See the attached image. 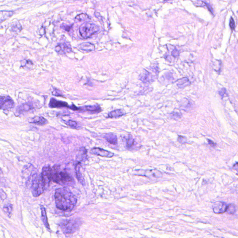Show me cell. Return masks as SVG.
<instances>
[{
	"instance_id": "obj_24",
	"label": "cell",
	"mask_w": 238,
	"mask_h": 238,
	"mask_svg": "<svg viewBox=\"0 0 238 238\" xmlns=\"http://www.w3.org/2000/svg\"><path fill=\"white\" fill-rule=\"evenodd\" d=\"M90 17L86 13H81L80 15H78L75 18V21L76 22H84L90 20Z\"/></svg>"
},
{
	"instance_id": "obj_36",
	"label": "cell",
	"mask_w": 238,
	"mask_h": 238,
	"mask_svg": "<svg viewBox=\"0 0 238 238\" xmlns=\"http://www.w3.org/2000/svg\"><path fill=\"white\" fill-rule=\"evenodd\" d=\"M208 142L209 145L211 146V147H214L216 146V144H215L213 141H211V140H208Z\"/></svg>"
},
{
	"instance_id": "obj_8",
	"label": "cell",
	"mask_w": 238,
	"mask_h": 238,
	"mask_svg": "<svg viewBox=\"0 0 238 238\" xmlns=\"http://www.w3.org/2000/svg\"><path fill=\"white\" fill-rule=\"evenodd\" d=\"M90 153L94 155H99L102 157H112L114 156V153L107 150H104L99 147H94L90 150Z\"/></svg>"
},
{
	"instance_id": "obj_11",
	"label": "cell",
	"mask_w": 238,
	"mask_h": 238,
	"mask_svg": "<svg viewBox=\"0 0 238 238\" xmlns=\"http://www.w3.org/2000/svg\"><path fill=\"white\" fill-rule=\"evenodd\" d=\"M55 51L59 53L65 54L69 53L71 51V48L70 46H68L66 43H61L59 44L55 47Z\"/></svg>"
},
{
	"instance_id": "obj_10",
	"label": "cell",
	"mask_w": 238,
	"mask_h": 238,
	"mask_svg": "<svg viewBox=\"0 0 238 238\" xmlns=\"http://www.w3.org/2000/svg\"><path fill=\"white\" fill-rule=\"evenodd\" d=\"M139 174L146 177H153L156 178H161L162 176V173L157 170H139Z\"/></svg>"
},
{
	"instance_id": "obj_16",
	"label": "cell",
	"mask_w": 238,
	"mask_h": 238,
	"mask_svg": "<svg viewBox=\"0 0 238 238\" xmlns=\"http://www.w3.org/2000/svg\"><path fill=\"white\" fill-rule=\"evenodd\" d=\"M40 209H41V211H42V221L43 222L44 225L45 226L46 228L48 230L50 231V229L49 225V222H48V218H47L45 208L44 207L43 205H40Z\"/></svg>"
},
{
	"instance_id": "obj_17",
	"label": "cell",
	"mask_w": 238,
	"mask_h": 238,
	"mask_svg": "<svg viewBox=\"0 0 238 238\" xmlns=\"http://www.w3.org/2000/svg\"><path fill=\"white\" fill-rule=\"evenodd\" d=\"M104 138L110 144L116 145L117 143V136L115 134H106L105 135Z\"/></svg>"
},
{
	"instance_id": "obj_15",
	"label": "cell",
	"mask_w": 238,
	"mask_h": 238,
	"mask_svg": "<svg viewBox=\"0 0 238 238\" xmlns=\"http://www.w3.org/2000/svg\"><path fill=\"white\" fill-rule=\"evenodd\" d=\"M29 122L40 125L46 124L48 123L47 120L42 116H35L34 118L30 119Z\"/></svg>"
},
{
	"instance_id": "obj_23",
	"label": "cell",
	"mask_w": 238,
	"mask_h": 238,
	"mask_svg": "<svg viewBox=\"0 0 238 238\" xmlns=\"http://www.w3.org/2000/svg\"><path fill=\"white\" fill-rule=\"evenodd\" d=\"M151 74L149 72L145 71V72L142 75L141 77V80L144 83H146L147 82H150L152 79Z\"/></svg>"
},
{
	"instance_id": "obj_38",
	"label": "cell",
	"mask_w": 238,
	"mask_h": 238,
	"mask_svg": "<svg viewBox=\"0 0 238 238\" xmlns=\"http://www.w3.org/2000/svg\"><path fill=\"white\" fill-rule=\"evenodd\" d=\"M236 165H237V166H238V163H237V164H236Z\"/></svg>"
},
{
	"instance_id": "obj_13",
	"label": "cell",
	"mask_w": 238,
	"mask_h": 238,
	"mask_svg": "<svg viewBox=\"0 0 238 238\" xmlns=\"http://www.w3.org/2000/svg\"><path fill=\"white\" fill-rule=\"evenodd\" d=\"M80 162H78L77 163L76 165V167H75V170H76V176L77 178L78 181L80 182L81 184L84 185H85V180H84L83 176L82 175V173L80 171Z\"/></svg>"
},
{
	"instance_id": "obj_18",
	"label": "cell",
	"mask_w": 238,
	"mask_h": 238,
	"mask_svg": "<svg viewBox=\"0 0 238 238\" xmlns=\"http://www.w3.org/2000/svg\"><path fill=\"white\" fill-rule=\"evenodd\" d=\"M124 111L121 109H117L111 111L108 114L109 118H118L124 115Z\"/></svg>"
},
{
	"instance_id": "obj_29",
	"label": "cell",
	"mask_w": 238,
	"mask_h": 238,
	"mask_svg": "<svg viewBox=\"0 0 238 238\" xmlns=\"http://www.w3.org/2000/svg\"><path fill=\"white\" fill-rule=\"evenodd\" d=\"M72 26H71V25H65V24H62L61 26V28L64 29L65 31H67V32L70 31L71 28H72Z\"/></svg>"
},
{
	"instance_id": "obj_30",
	"label": "cell",
	"mask_w": 238,
	"mask_h": 238,
	"mask_svg": "<svg viewBox=\"0 0 238 238\" xmlns=\"http://www.w3.org/2000/svg\"><path fill=\"white\" fill-rule=\"evenodd\" d=\"M230 28L232 30H234L235 29V22H234V20L233 19V17H231L230 20V23H229Z\"/></svg>"
},
{
	"instance_id": "obj_4",
	"label": "cell",
	"mask_w": 238,
	"mask_h": 238,
	"mask_svg": "<svg viewBox=\"0 0 238 238\" xmlns=\"http://www.w3.org/2000/svg\"><path fill=\"white\" fill-rule=\"evenodd\" d=\"M47 188L43 180L42 174L36 175L33 180L32 185V193L34 197H37L43 194Z\"/></svg>"
},
{
	"instance_id": "obj_31",
	"label": "cell",
	"mask_w": 238,
	"mask_h": 238,
	"mask_svg": "<svg viewBox=\"0 0 238 238\" xmlns=\"http://www.w3.org/2000/svg\"><path fill=\"white\" fill-rule=\"evenodd\" d=\"M178 141L181 144H185L186 142V140L185 137L182 136H180L178 138Z\"/></svg>"
},
{
	"instance_id": "obj_21",
	"label": "cell",
	"mask_w": 238,
	"mask_h": 238,
	"mask_svg": "<svg viewBox=\"0 0 238 238\" xmlns=\"http://www.w3.org/2000/svg\"><path fill=\"white\" fill-rule=\"evenodd\" d=\"M13 14L12 11H1V22L10 17Z\"/></svg>"
},
{
	"instance_id": "obj_32",
	"label": "cell",
	"mask_w": 238,
	"mask_h": 238,
	"mask_svg": "<svg viewBox=\"0 0 238 238\" xmlns=\"http://www.w3.org/2000/svg\"><path fill=\"white\" fill-rule=\"evenodd\" d=\"M179 55L180 52L178 50L176 49L173 50L172 52V56H174V57H177L179 56Z\"/></svg>"
},
{
	"instance_id": "obj_6",
	"label": "cell",
	"mask_w": 238,
	"mask_h": 238,
	"mask_svg": "<svg viewBox=\"0 0 238 238\" xmlns=\"http://www.w3.org/2000/svg\"><path fill=\"white\" fill-rule=\"evenodd\" d=\"M0 100V106L1 109L8 110L13 108L14 103L10 97H1Z\"/></svg>"
},
{
	"instance_id": "obj_26",
	"label": "cell",
	"mask_w": 238,
	"mask_h": 238,
	"mask_svg": "<svg viewBox=\"0 0 238 238\" xmlns=\"http://www.w3.org/2000/svg\"><path fill=\"white\" fill-rule=\"evenodd\" d=\"M236 210H237V208H236V206L233 204H230L228 206L226 212L228 214H233L235 213Z\"/></svg>"
},
{
	"instance_id": "obj_19",
	"label": "cell",
	"mask_w": 238,
	"mask_h": 238,
	"mask_svg": "<svg viewBox=\"0 0 238 238\" xmlns=\"http://www.w3.org/2000/svg\"><path fill=\"white\" fill-rule=\"evenodd\" d=\"M190 84L189 79L186 77L182 78L177 82V85L180 88H184Z\"/></svg>"
},
{
	"instance_id": "obj_28",
	"label": "cell",
	"mask_w": 238,
	"mask_h": 238,
	"mask_svg": "<svg viewBox=\"0 0 238 238\" xmlns=\"http://www.w3.org/2000/svg\"><path fill=\"white\" fill-rule=\"evenodd\" d=\"M65 123L68 126H70L74 129H76L77 126V123L76 121H74V120H69L66 122H65Z\"/></svg>"
},
{
	"instance_id": "obj_5",
	"label": "cell",
	"mask_w": 238,
	"mask_h": 238,
	"mask_svg": "<svg viewBox=\"0 0 238 238\" xmlns=\"http://www.w3.org/2000/svg\"><path fill=\"white\" fill-rule=\"evenodd\" d=\"M99 28L95 24L91 23H85L79 28V33L82 37L88 38L99 31Z\"/></svg>"
},
{
	"instance_id": "obj_35",
	"label": "cell",
	"mask_w": 238,
	"mask_h": 238,
	"mask_svg": "<svg viewBox=\"0 0 238 238\" xmlns=\"http://www.w3.org/2000/svg\"><path fill=\"white\" fill-rule=\"evenodd\" d=\"M219 94L222 97H224V95L226 94V89L225 88H222L221 91H219Z\"/></svg>"
},
{
	"instance_id": "obj_12",
	"label": "cell",
	"mask_w": 238,
	"mask_h": 238,
	"mask_svg": "<svg viewBox=\"0 0 238 238\" xmlns=\"http://www.w3.org/2000/svg\"><path fill=\"white\" fill-rule=\"evenodd\" d=\"M50 107L51 108H63V107H69L68 104L66 102H62V101H59L56 100L54 98H51L50 100L49 104Z\"/></svg>"
},
{
	"instance_id": "obj_22",
	"label": "cell",
	"mask_w": 238,
	"mask_h": 238,
	"mask_svg": "<svg viewBox=\"0 0 238 238\" xmlns=\"http://www.w3.org/2000/svg\"><path fill=\"white\" fill-rule=\"evenodd\" d=\"M83 109L89 112L97 113L100 111V108L98 105H95L93 106H87L83 107Z\"/></svg>"
},
{
	"instance_id": "obj_7",
	"label": "cell",
	"mask_w": 238,
	"mask_h": 238,
	"mask_svg": "<svg viewBox=\"0 0 238 238\" xmlns=\"http://www.w3.org/2000/svg\"><path fill=\"white\" fill-rule=\"evenodd\" d=\"M42 175L46 187H47L52 180V172L51 167L49 166L44 167L42 170Z\"/></svg>"
},
{
	"instance_id": "obj_34",
	"label": "cell",
	"mask_w": 238,
	"mask_h": 238,
	"mask_svg": "<svg viewBox=\"0 0 238 238\" xmlns=\"http://www.w3.org/2000/svg\"><path fill=\"white\" fill-rule=\"evenodd\" d=\"M52 94H53V95H55V96H62V94H61L60 91H59V90L56 89H55L53 91Z\"/></svg>"
},
{
	"instance_id": "obj_1",
	"label": "cell",
	"mask_w": 238,
	"mask_h": 238,
	"mask_svg": "<svg viewBox=\"0 0 238 238\" xmlns=\"http://www.w3.org/2000/svg\"><path fill=\"white\" fill-rule=\"evenodd\" d=\"M55 199L56 207L65 211H72L77 203V199L75 195L65 187L56 190Z\"/></svg>"
},
{
	"instance_id": "obj_3",
	"label": "cell",
	"mask_w": 238,
	"mask_h": 238,
	"mask_svg": "<svg viewBox=\"0 0 238 238\" xmlns=\"http://www.w3.org/2000/svg\"><path fill=\"white\" fill-rule=\"evenodd\" d=\"M82 223V221L79 218H73L61 221L60 227L63 233L72 234L79 229Z\"/></svg>"
},
{
	"instance_id": "obj_33",
	"label": "cell",
	"mask_w": 238,
	"mask_h": 238,
	"mask_svg": "<svg viewBox=\"0 0 238 238\" xmlns=\"http://www.w3.org/2000/svg\"><path fill=\"white\" fill-rule=\"evenodd\" d=\"M171 116L172 118L175 119H178L180 117V114L179 113H176V112H173V113H171Z\"/></svg>"
},
{
	"instance_id": "obj_20",
	"label": "cell",
	"mask_w": 238,
	"mask_h": 238,
	"mask_svg": "<svg viewBox=\"0 0 238 238\" xmlns=\"http://www.w3.org/2000/svg\"><path fill=\"white\" fill-rule=\"evenodd\" d=\"M3 210L5 214L7 216L10 217L12 215V205L10 203H6L3 206Z\"/></svg>"
},
{
	"instance_id": "obj_37",
	"label": "cell",
	"mask_w": 238,
	"mask_h": 238,
	"mask_svg": "<svg viewBox=\"0 0 238 238\" xmlns=\"http://www.w3.org/2000/svg\"><path fill=\"white\" fill-rule=\"evenodd\" d=\"M165 1H168V0H164Z\"/></svg>"
},
{
	"instance_id": "obj_14",
	"label": "cell",
	"mask_w": 238,
	"mask_h": 238,
	"mask_svg": "<svg viewBox=\"0 0 238 238\" xmlns=\"http://www.w3.org/2000/svg\"><path fill=\"white\" fill-rule=\"evenodd\" d=\"M79 48L83 51L86 52L93 51L95 49V46L93 44L90 43H84L79 46Z\"/></svg>"
},
{
	"instance_id": "obj_2",
	"label": "cell",
	"mask_w": 238,
	"mask_h": 238,
	"mask_svg": "<svg viewBox=\"0 0 238 238\" xmlns=\"http://www.w3.org/2000/svg\"><path fill=\"white\" fill-rule=\"evenodd\" d=\"M53 182L63 186H72L75 184L74 178L67 171L62 170L60 165H55L52 168Z\"/></svg>"
},
{
	"instance_id": "obj_27",
	"label": "cell",
	"mask_w": 238,
	"mask_h": 238,
	"mask_svg": "<svg viewBox=\"0 0 238 238\" xmlns=\"http://www.w3.org/2000/svg\"><path fill=\"white\" fill-rule=\"evenodd\" d=\"M135 140L132 138L131 136L130 135L128 139L126 140V146L128 147H131L134 145Z\"/></svg>"
},
{
	"instance_id": "obj_9",
	"label": "cell",
	"mask_w": 238,
	"mask_h": 238,
	"mask_svg": "<svg viewBox=\"0 0 238 238\" xmlns=\"http://www.w3.org/2000/svg\"><path fill=\"white\" fill-rule=\"evenodd\" d=\"M228 206L227 204L224 202L222 201H217L213 204V209L214 213L221 214L226 212Z\"/></svg>"
},
{
	"instance_id": "obj_25",
	"label": "cell",
	"mask_w": 238,
	"mask_h": 238,
	"mask_svg": "<svg viewBox=\"0 0 238 238\" xmlns=\"http://www.w3.org/2000/svg\"><path fill=\"white\" fill-rule=\"evenodd\" d=\"M33 109L32 106L29 104H24L18 107L17 109L18 112H27L29 111V110Z\"/></svg>"
}]
</instances>
